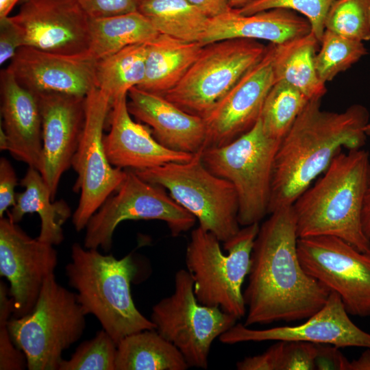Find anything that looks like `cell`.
<instances>
[{"instance_id": "1", "label": "cell", "mask_w": 370, "mask_h": 370, "mask_svg": "<svg viewBox=\"0 0 370 370\" xmlns=\"http://www.w3.org/2000/svg\"><path fill=\"white\" fill-rule=\"evenodd\" d=\"M297 240L292 206L274 211L260 226L243 293L245 326L307 319L326 303L330 291L301 267Z\"/></svg>"}, {"instance_id": "2", "label": "cell", "mask_w": 370, "mask_h": 370, "mask_svg": "<svg viewBox=\"0 0 370 370\" xmlns=\"http://www.w3.org/2000/svg\"><path fill=\"white\" fill-rule=\"evenodd\" d=\"M310 99L282 139L277 151L268 214L292 206L342 151L360 149L367 138L366 108L355 104L343 112L321 108Z\"/></svg>"}, {"instance_id": "3", "label": "cell", "mask_w": 370, "mask_h": 370, "mask_svg": "<svg viewBox=\"0 0 370 370\" xmlns=\"http://www.w3.org/2000/svg\"><path fill=\"white\" fill-rule=\"evenodd\" d=\"M370 173L368 151H340L323 175L292 205L298 238L332 236L360 251H370L362 210Z\"/></svg>"}, {"instance_id": "4", "label": "cell", "mask_w": 370, "mask_h": 370, "mask_svg": "<svg viewBox=\"0 0 370 370\" xmlns=\"http://www.w3.org/2000/svg\"><path fill=\"white\" fill-rule=\"evenodd\" d=\"M65 271L86 314L94 315L116 344L133 333L156 329L132 297L130 284L138 268L131 254L117 259L74 243Z\"/></svg>"}, {"instance_id": "5", "label": "cell", "mask_w": 370, "mask_h": 370, "mask_svg": "<svg viewBox=\"0 0 370 370\" xmlns=\"http://www.w3.org/2000/svg\"><path fill=\"white\" fill-rule=\"evenodd\" d=\"M259 229V223L240 229L224 243V249L228 251L226 255L214 234L199 226L191 232L185 260L200 304L219 307L237 319L245 316L242 286L250 270L251 251Z\"/></svg>"}, {"instance_id": "6", "label": "cell", "mask_w": 370, "mask_h": 370, "mask_svg": "<svg viewBox=\"0 0 370 370\" xmlns=\"http://www.w3.org/2000/svg\"><path fill=\"white\" fill-rule=\"evenodd\" d=\"M86 315L76 293L62 286L53 273L45 280L32 310L10 318L8 328L29 370H58L63 352L82 337Z\"/></svg>"}, {"instance_id": "7", "label": "cell", "mask_w": 370, "mask_h": 370, "mask_svg": "<svg viewBox=\"0 0 370 370\" xmlns=\"http://www.w3.org/2000/svg\"><path fill=\"white\" fill-rule=\"evenodd\" d=\"M281 140L269 137L259 119L234 140L201 151L206 167L235 188L240 225L259 223L268 214L273 164Z\"/></svg>"}, {"instance_id": "8", "label": "cell", "mask_w": 370, "mask_h": 370, "mask_svg": "<svg viewBox=\"0 0 370 370\" xmlns=\"http://www.w3.org/2000/svg\"><path fill=\"white\" fill-rule=\"evenodd\" d=\"M134 171L143 180L167 190L198 220L199 227L220 241L226 242L240 230L235 188L206 167L201 151L186 162H170Z\"/></svg>"}, {"instance_id": "9", "label": "cell", "mask_w": 370, "mask_h": 370, "mask_svg": "<svg viewBox=\"0 0 370 370\" xmlns=\"http://www.w3.org/2000/svg\"><path fill=\"white\" fill-rule=\"evenodd\" d=\"M267 49L258 40L242 38L206 45L179 83L162 96L186 112L204 118Z\"/></svg>"}, {"instance_id": "10", "label": "cell", "mask_w": 370, "mask_h": 370, "mask_svg": "<svg viewBox=\"0 0 370 370\" xmlns=\"http://www.w3.org/2000/svg\"><path fill=\"white\" fill-rule=\"evenodd\" d=\"M157 332L182 353L189 367L206 369L214 339L236 324L237 319L220 308L200 304L187 270L175 275L174 292L152 308Z\"/></svg>"}, {"instance_id": "11", "label": "cell", "mask_w": 370, "mask_h": 370, "mask_svg": "<svg viewBox=\"0 0 370 370\" xmlns=\"http://www.w3.org/2000/svg\"><path fill=\"white\" fill-rule=\"evenodd\" d=\"M125 171V179L119 188L89 219L85 227L84 247L110 250L116 227L127 220L162 221L173 236L193 227L196 218L165 188L143 180L133 170Z\"/></svg>"}, {"instance_id": "12", "label": "cell", "mask_w": 370, "mask_h": 370, "mask_svg": "<svg viewBox=\"0 0 370 370\" xmlns=\"http://www.w3.org/2000/svg\"><path fill=\"white\" fill-rule=\"evenodd\" d=\"M110 109L109 100L97 87L86 97L84 130L72 160L77 174L73 191L80 192L72 219L78 232L86 227L90 217L119 188L126 177L125 169L110 163L103 147V131Z\"/></svg>"}, {"instance_id": "13", "label": "cell", "mask_w": 370, "mask_h": 370, "mask_svg": "<svg viewBox=\"0 0 370 370\" xmlns=\"http://www.w3.org/2000/svg\"><path fill=\"white\" fill-rule=\"evenodd\" d=\"M297 247L304 271L336 293L348 314L370 316V251L332 236L300 238Z\"/></svg>"}, {"instance_id": "14", "label": "cell", "mask_w": 370, "mask_h": 370, "mask_svg": "<svg viewBox=\"0 0 370 370\" xmlns=\"http://www.w3.org/2000/svg\"><path fill=\"white\" fill-rule=\"evenodd\" d=\"M57 264L53 245L29 236L8 217L0 218V275L10 284L14 317L32 310L45 280Z\"/></svg>"}, {"instance_id": "15", "label": "cell", "mask_w": 370, "mask_h": 370, "mask_svg": "<svg viewBox=\"0 0 370 370\" xmlns=\"http://www.w3.org/2000/svg\"><path fill=\"white\" fill-rule=\"evenodd\" d=\"M10 17L23 46L65 55L88 52L90 17L78 0H26Z\"/></svg>"}, {"instance_id": "16", "label": "cell", "mask_w": 370, "mask_h": 370, "mask_svg": "<svg viewBox=\"0 0 370 370\" xmlns=\"http://www.w3.org/2000/svg\"><path fill=\"white\" fill-rule=\"evenodd\" d=\"M275 83L269 44L262 60L250 69L204 118L206 147L225 145L250 130L260 119Z\"/></svg>"}, {"instance_id": "17", "label": "cell", "mask_w": 370, "mask_h": 370, "mask_svg": "<svg viewBox=\"0 0 370 370\" xmlns=\"http://www.w3.org/2000/svg\"><path fill=\"white\" fill-rule=\"evenodd\" d=\"M348 314L339 295L331 291L324 306L303 323L264 330L236 323L222 334L219 340L230 345L247 341H299L370 349V334L358 328Z\"/></svg>"}, {"instance_id": "18", "label": "cell", "mask_w": 370, "mask_h": 370, "mask_svg": "<svg viewBox=\"0 0 370 370\" xmlns=\"http://www.w3.org/2000/svg\"><path fill=\"white\" fill-rule=\"evenodd\" d=\"M97 60L78 55L20 47L8 69L18 84L35 95L58 93L86 97L96 87Z\"/></svg>"}, {"instance_id": "19", "label": "cell", "mask_w": 370, "mask_h": 370, "mask_svg": "<svg viewBox=\"0 0 370 370\" xmlns=\"http://www.w3.org/2000/svg\"><path fill=\"white\" fill-rule=\"evenodd\" d=\"M36 96L42 119V149L39 172L54 199L60 178L72 166L82 138L86 97L58 93Z\"/></svg>"}, {"instance_id": "20", "label": "cell", "mask_w": 370, "mask_h": 370, "mask_svg": "<svg viewBox=\"0 0 370 370\" xmlns=\"http://www.w3.org/2000/svg\"><path fill=\"white\" fill-rule=\"evenodd\" d=\"M110 132L103 144L110 163L119 169L144 170L170 162H186L194 154L169 149L153 136L147 125L135 122L127 108V95L112 104L107 119Z\"/></svg>"}, {"instance_id": "21", "label": "cell", "mask_w": 370, "mask_h": 370, "mask_svg": "<svg viewBox=\"0 0 370 370\" xmlns=\"http://www.w3.org/2000/svg\"><path fill=\"white\" fill-rule=\"evenodd\" d=\"M127 97L130 114L148 125L164 147L192 154L205 148L207 132L204 118L186 112L162 95L136 86L129 90Z\"/></svg>"}, {"instance_id": "22", "label": "cell", "mask_w": 370, "mask_h": 370, "mask_svg": "<svg viewBox=\"0 0 370 370\" xmlns=\"http://www.w3.org/2000/svg\"><path fill=\"white\" fill-rule=\"evenodd\" d=\"M1 114L8 150L16 159L39 171L42 137L37 97L21 86L8 69L0 74Z\"/></svg>"}, {"instance_id": "23", "label": "cell", "mask_w": 370, "mask_h": 370, "mask_svg": "<svg viewBox=\"0 0 370 370\" xmlns=\"http://www.w3.org/2000/svg\"><path fill=\"white\" fill-rule=\"evenodd\" d=\"M310 31L309 21L291 10L275 8L243 15L232 9L209 18L200 42L206 45L222 40L242 38L278 45Z\"/></svg>"}, {"instance_id": "24", "label": "cell", "mask_w": 370, "mask_h": 370, "mask_svg": "<svg viewBox=\"0 0 370 370\" xmlns=\"http://www.w3.org/2000/svg\"><path fill=\"white\" fill-rule=\"evenodd\" d=\"M204 46L159 34L147 43L145 75L137 87L162 96L182 79Z\"/></svg>"}, {"instance_id": "25", "label": "cell", "mask_w": 370, "mask_h": 370, "mask_svg": "<svg viewBox=\"0 0 370 370\" xmlns=\"http://www.w3.org/2000/svg\"><path fill=\"white\" fill-rule=\"evenodd\" d=\"M24 190L16 194V202L8 217L15 223L24 215L37 213L40 219L38 240L57 245L64 241L62 226L71 215V210L62 199L53 201L49 188L38 170L29 166L21 181Z\"/></svg>"}, {"instance_id": "26", "label": "cell", "mask_w": 370, "mask_h": 370, "mask_svg": "<svg viewBox=\"0 0 370 370\" xmlns=\"http://www.w3.org/2000/svg\"><path fill=\"white\" fill-rule=\"evenodd\" d=\"M275 82H284L309 99H321L327 92L315 68L319 42L311 31L281 44L270 43Z\"/></svg>"}, {"instance_id": "27", "label": "cell", "mask_w": 370, "mask_h": 370, "mask_svg": "<svg viewBox=\"0 0 370 370\" xmlns=\"http://www.w3.org/2000/svg\"><path fill=\"white\" fill-rule=\"evenodd\" d=\"M180 350L156 329L130 334L117 344L116 370H186Z\"/></svg>"}, {"instance_id": "28", "label": "cell", "mask_w": 370, "mask_h": 370, "mask_svg": "<svg viewBox=\"0 0 370 370\" xmlns=\"http://www.w3.org/2000/svg\"><path fill=\"white\" fill-rule=\"evenodd\" d=\"M160 33L140 12L90 18L88 53L97 60L133 45L145 44Z\"/></svg>"}, {"instance_id": "29", "label": "cell", "mask_w": 370, "mask_h": 370, "mask_svg": "<svg viewBox=\"0 0 370 370\" xmlns=\"http://www.w3.org/2000/svg\"><path fill=\"white\" fill-rule=\"evenodd\" d=\"M147 43L128 46L97 60L96 87L111 105L129 90L138 86L145 75Z\"/></svg>"}, {"instance_id": "30", "label": "cell", "mask_w": 370, "mask_h": 370, "mask_svg": "<svg viewBox=\"0 0 370 370\" xmlns=\"http://www.w3.org/2000/svg\"><path fill=\"white\" fill-rule=\"evenodd\" d=\"M138 12L160 34L189 42L201 41L209 21L187 0H140Z\"/></svg>"}, {"instance_id": "31", "label": "cell", "mask_w": 370, "mask_h": 370, "mask_svg": "<svg viewBox=\"0 0 370 370\" xmlns=\"http://www.w3.org/2000/svg\"><path fill=\"white\" fill-rule=\"evenodd\" d=\"M309 100L293 86L282 81L275 82L266 97L260 116L265 134L282 140Z\"/></svg>"}, {"instance_id": "32", "label": "cell", "mask_w": 370, "mask_h": 370, "mask_svg": "<svg viewBox=\"0 0 370 370\" xmlns=\"http://www.w3.org/2000/svg\"><path fill=\"white\" fill-rule=\"evenodd\" d=\"M315 56V68L325 84L356 63L367 53L362 42L325 29Z\"/></svg>"}, {"instance_id": "33", "label": "cell", "mask_w": 370, "mask_h": 370, "mask_svg": "<svg viewBox=\"0 0 370 370\" xmlns=\"http://www.w3.org/2000/svg\"><path fill=\"white\" fill-rule=\"evenodd\" d=\"M325 29L361 42L370 40V0H336L327 14Z\"/></svg>"}, {"instance_id": "34", "label": "cell", "mask_w": 370, "mask_h": 370, "mask_svg": "<svg viewBox=\"0 0 370 370\" xmlns=\"http://www.w3.org/2000/svg\"><path fill=\"white\" fill-rule=\"evenodd\" d=\"M117 344L103 328L91 339L84 341L58 370H116Z\"/></svg>"}, {"instance_id": "35", "label": "cell", "mask_w": 370, "mask_h": 370, "mask_svg": "<svg viewBox=\"0 0 370 370\" xmlns=\"http://www.w3.org/2000/svg\"><path fill=\"white\" fill-rule=\"evenodd\" d=\"M336 0H256L241 8L238 13L249 15L275 8L293 10L301 14L310 23L311 32L321 42L325 32L327 14Z\"/></svg>"}, {"instance_id": "36", "label": "cell", "mask_w": 370, "mask_h": 370, "mask_svg": "<svg viewBox=\"0 0 370 370\" xmlns=\"http://www.w3.org/2000/svg\"><path fill=\"white\" fill-rule=\"evenodd\" d=\"M13 312L11 301L0 302V370H22L27 367L25 356L14 345L8 328Z\"/></svg>"}, {"instance_id": "37", "label": "cell", "mask_w": 370, "mask_h": 370, "mask_svg": "<svg viewBox=\"0 0 370 370\" xmlns=\"http://www.w3.org/2000/svg\"><path fill=\"white\" fill-rule=\"evenodd\" d=\"M316 354L314 343L284 341L281 370H314Z\"/></svg>"}, {"instance_id": "38", "label": "cell", "mask_w": 370, "mask_h": 370, "mask_svg": "<svg viewBox=\"0 0 370 370\" xmlns=\"http://www.w3.org/2000/svg\"><path fill=\"white\" fill-rule=\"evenodd\" d=\"M90 18H103L138 11L140 0H78Z\"/></svg>"}, {"instance_id": "39", "label": "cell", "mask_w": 370, "mask_h": 370, "mask_svg": "<svg viewBox=\"0 0 370 370\" xmlns=\"http://www.w3.org/2000/svg\"><path fill=\"white\" fill-rule=\"evenodd\" d=\"M284 341L278 342L264 353L245 358L236 363L238 370H281Z\"/></svg>"}, {"instance_id": "40", "label": "cell", "mask_w": 370, "mask_h": 370, "mask_svg": "<svg viewBox=\"0 0 370 370\" xmlns=\"http://www.w3.org/2000/svg\"><path fill=\"white\" fill-rule=\"evenodd\" d=\"M21 47L23 40L17 25L9 16L0 18V64L11 60Z\"/></svg>"}, {"instance_id": "41", "label": "cell", "mask_w": 370, "mask_h": 370, "mask_svg": "<svg viewBox=\"0 0 370 370\" xmlns=\"http://www.w3.org/2000/svg\"><path fill=\"white\" fill-rule=\"evenodd\" d=\"M17 177L14 168L5 158L0 159V218L16 202Z\"/></svg>"}, {"instance_id": "42", "label": "cell", "mask_w": 370, "mask_h": 370, "mask_svg": "<svg viewBox=\"0 0 370 370\" xmlns=\"http://www.w3.org/2000/svg\"><path fill=\"white\" fill-rule=\"evenodd\" d=\"M315 369L349 370V361L337 346L330 344H316Z\"/></svg>"}, {"instance_id": "43", "label": "cell", "mask_w": 370, "mask_h": 370, "mask_svg": "<svg viewBox=\"0 0 370 370\" xmlns=\"http://www.w3.org/2000/svg\"><path fill=\"white\" fill-rule=\"evenodd\" d=\"M209 18L223 14L232 8L230 0H187Z\"/></svg>"}, {"instance_id": "44", "label": "cell", "mask_w": 370, "mask_h": 370, "mask_svg": "<svg viewBox=\"0 0 370 370\" xmlns=\"http://www.w3.org/2000/svg\"><path fill=\"white\" fill-rule=\"evenodd\" d=\"M361 221L362 230L365 236L370 240V173L365 189Z\"/></svg>"}, {"instance_id": "45", "label": "cell", "mask_w": 370, "mask_h": 370, "mask_svg": "<svg viewBox=\"0 0 370 370\" xmlns=\"http://www.w3.org/2000/svg\"><path fill=\"white\" fill-rule=\"evenodd\" d=\"M349 370H370L369 348H367L358 359L349 361Z\"/></svg>"}, {"instance_id": "46", "label": "cell", "mask_w": 370, "mask_h": 370, "mask_svg": "<svg viewBox=\"0 0 370 370\" xmlns=\"http://www.w3.org/2000/svg\"><path fill=\"white\" fill-rule=\"evenodd\" d=\"M19 0H0V18L8 16Z\"/></svg>"}, {"instance_id": "47", "label": "cell", "mask_w": 370, "mask_h": 370, "mask_svg": "<svg viewBox=\"0 0 370 370\" xmlns=\"http://www.w3.org/2000/svg\"><path fill=\"white\" fill-rule=\"evenodd\" d=\"M256 0H230V5L232 9L241 8Z\"/></svg>"}, {"instance_id": "48", "label": "cell", "mask_w": 370, "mask_h": 370, "mask_svg": "<svg viewBox=\"0 0 370 370\" xmlns=\"http://www.w3.org/2000/svg\"><path fill=\"white\" fill-rule=\"evenodd\" d=\"M365 132L367 137L370 138V119L365 127Z\"/></svg>"}, {"instance_id": "49", "label": "cell", "mask_w": 370, "mask_h": 370, "mask_svg": "<svg viewBox=\"0 0 370 370\" xmlns=\"http://www.w3.org/2000/svg\"><path fill=\"white\" fill-rule=\"evenodd\" d=\"M22 1H26V0H22Z\"/></svg>"}]
</instances>
